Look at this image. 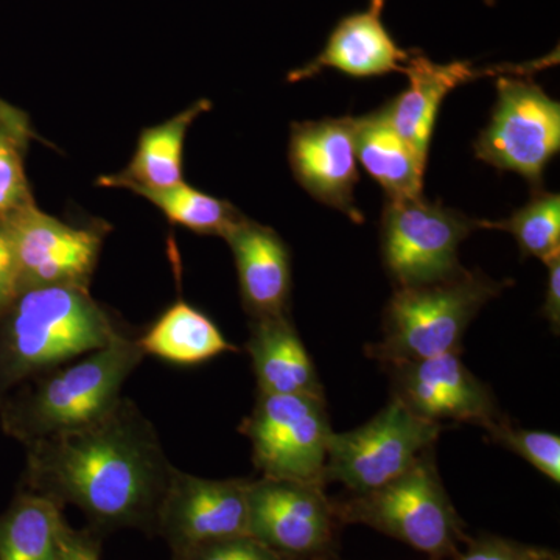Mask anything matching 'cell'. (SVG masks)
<instances>
[{"instance_id": "484cf974", "label": "cell", "mask_w": 560, "mask_h": 560, "mask_svg": "<svg viewBox=\"0 0 560 560\" xmlns=\"http://www.w3.org/2000/svg\"><path fill=\"white\" fill-rule=\"evenodd\" d=\"M488 436L501 447L517 453L552 482H560V438L548 431L522 429L506 418L486 429Z\"/></svg>"}, {"instance_id": "603a6c76", "label": "cell", "mask_w": 560, "mask_h": 560, "mask_svg": "<svg viewBox=\"0 0 560 560\" xmlns=\"http://www.w3.org/2000/svg\"><path fill=\"white\" fill-rule=\"evenodd\" d=\"M136 194L153 202L173 224L201 235L224 238L245 217L230 201L194 189L184 180L167 189L136 190Z\"/></svg>"}, {"instance_id": "9a60e30c", "label": "cell", "mask_w": 560, "mask_h": 560, "mask_svg": "<svg viewBox=\"0 0 560 560\" xmlns=\"http://www.w3.org/2000/svg\"><path fill=\"white\" fill-rule=\"evenodd\" d=\"M559 61V54L529 65L499 66V68L475 69L469 61H455L451 65H436L423 57L419 50H411L410 58L405 62L401 73L410 81L408 90L400 92L396 98L386 102L389 124L399 136L429 160L431 138L440 114L442 102L453 90L481 77L497 75H530L537 70L550 68Z\"/></svg>"}, {"instance_id": "f1b7e54d", "label": "cell", "mask_w": 560, "mask_h": 560, "mask_svg": "<svg viewBox=\"0 0 560 560\" xmlns=\"http://www.w3.org/2000/svg\"><path fill=\"white\" fill-rule=\"evenodd\" d=\"M21 294L16 254L7 223L0 220V319Z\"/></svg>"}, {"instance_id": "cb8c5ba5", "label": "cell", "mask_w": 560, "mask_h": 560, "mask_svg": "<svg viewBox=\"0 0 560 560\" xmlns=\"http://www.w3.org/2000/svg\"><path fill=\"white\" fill-rule=\"evenodd\" d=\"M478 230H495L514 235L523 257H537L547 264L560 256V197L544 189L506 220H478Z\"/></svg>"}, {"instance_id": "d6a6232c", "label": "cell", "mask_w": 560, "mask_h": 560, "mask_svg": "<svg viewBox=\"0 0 560 560\" xmlns=\"http://www.w3.org/2000/svg\"><path fill=\"white\" fill-rule=\"evenodd\" d=\"M485 2H486V5L493 7V5H495L497 0H485Z\"/></svg>"}, {"instance_id": "8992f818", "label": "cell", "mask_w": 560, "mask_h": 560, "mask_svg": "<svg viewBox=\"0 0 560 560\" xmlns=\"http://www.w3.org/2000/svg\"><path fill=\"white\" fill-rule=\"evenodd\" d=\"M478 230L459 210L423 195L386 198L381 224L383 267L396 287L425 285L460 275L459 245Z\"/></svg>"}, {"instance_id": "6da1fadb", "label": "cell", "mask_w": 560, "mask_h": 560, "mask_svg": "<svg viewBox=\"0 0 560 560\" xmlns=\"http://www.w3.org/2000/svg\"><path fill=\"white\" fill-rule=\"evenodd\" d=\"M27 448L21 489L79 508L103 537L120 529L156 533L158 511L175 467L153 423L135 401L119 404L83 429L43 438Z\"/></svg>"}, {"instance_id": "9c48e42d", "label": "cell", "mask_w": 560, "mask_h": 560, "mask_svg": "<svg viewBox=\"0 0 560 560\" xmlns=\"http://www.w3.org/2000/svg\"><path fill=\"white\" fill-rule=\"evenodd\" d=\"M441 431V423L419 418L393 399L359 429L331 433L324 482H341L349 493L382 488L434 448Z\"/></svg>"}, {"instance_id": "30bf717a", "label": "cell", "mask_w": 560, "mask_h": 560, "mask_svg": "<svg viewBox=\"0 0 560 560\" xmlns=\"http://www.w3.org/2000/svg\"><path fill=\"white\" fill-rule=\"evenodd\" d=\"M342 526L319 486L268 477L249 480L248 536L283 558H337Z\"/></svg>"}, {"instance_id": "277c9868", "label": "cell", "mask_w": 560, "mask_h": 560, "mask_svg": "<svg viewBox=\"0 0 560 560\" xmlns=\"http://www.w3.org/2000/svg\"><path fill=\"white\" fill-rule=\"evenodd\" d=\"M331 504L342 525L370 526L431 560L455 558L469 539L441 480L433 448L396 480L370 492L331 499Z\"/></svg>"}, {"instance_id": "ffe728a7", "label": "cell", "mask_w": 560, "mask_h": 560, "mask_svg": "<svg viewBox=\"0 0 560 560\" xmlns=\"http://www.w3.org/2000/svg\"><path fill=\"white\" fill-rule=\"evenodd\" d=\"M210 109L209 101L194 103L171 120L140 135L135 156L117 175L103 176L102 186L125 189H167L183 183V150L187 131L200 114Z\"/></svg>"}, {"instance_id": "7c38bea8", "label": "cell", "mask_w": 560, "mask_h": 560, "mask_svg": "<svg viewBox=\"0 0 560 560\" xmlns=\"http://www.w3.org/2000/svg\"><path fill=\"white\" fill-rule=\"evenodd\" d=\"M20 271L21 293L50 285H90L102 232L75 228L40 212L35 202L5 220Z\"/></svg>"}, {"instance_id": "d4e9b609", "label": "cell", "mask_w": 560, "mask_h": 560, "mask_svg": "<svg viewBox=\"0 0 560 560\" xmlns=\"http://www.w3.org/2000/svg\"><path fill=\"white\" fill-rule=\"evenodd\" d=\"M28 138L27 119L0 103V220L33 202L24 171Z\"/></svg>"}, {"instance_id": "8fae6325", "label": "cell", "mask_w": 560, "mask_h": 560, "mask_svg": "<svg viewBox=\"0 0 560 560\" xmlns=\"http://www.w3.org/2000/svg\"><path fill=\"white\" fill-rule=\"evenodd\" d=\"M250 478L208 480L173 469L158 511L156 533L172 556L248 536Z\"/></svg>"}, {"instance_id": "2e32d148", "label": "cell", "mask_w": 560, "mask_h": 560, "mask_svg": "<svg viewBox=\"0 0 560 560\" xmlns=\"http://www.w3.org/2000/svg\"><path fill=\"white\" fill-rule=\"evenodd\" d=\"M250 319L290 315L291 256L278 232L243 217L226 235Z\"/></svg>"}, {"instance_id": "7a4b0ae2", "label": "cell", "mask_w": 560, "mask_h": 560, "mask_svg": "<svg viewBox=\"0 0 560 560\" xmlns=\"http://www.w3.org/2000/svg\"><path fill=\"white\" fill-rule=\"evenodd\" d=\"M145 353L138 338L121 334L105 348L36 375L0 399L5 434L31 442L83 429L108 415Z\"/></svg>"}, {"instance_id": "836d02e7", "label": "cell", "mask_w": 560, "mask_h": 560, "mask_svg": "<svg viewBox=\"0 0 560 560\" xmlns=\"http://www.w3.org/2000/svg\"><path fill=\"white\" fill-rule=\"evenodd\" d=\"M330 560H340V559H338V556H337V558H334V559H330Z\"/></svg>"}, {"instance_id": "4316f807", "label": "cell", "mask_w": 560, "mask_h": 560, "mask_svg": "<svg viewBox=\"0 0 560 560\" xmlns=\"http://www.w3.org/2000/svg\"><path fill=\"white\" fill-rule=\"evenodd\" d=\"M464 545L466 550L456 552L452 560H560L558 550L522 544L495 534L469 537Z\"/></svg>"}, {"instance_id": "e0dca14e", "label": "cell", "mask_w": 560, "mask_h": 560, "mask_svg": "<svg viewBox=\"0 0 560 560\" xmlns=\"http://www.w3.org/2000/svg\"><path fill=\"white\" fill-rule=\"evenodd\" d=\"M382 11L383 5H371L370 10L342 18L318 57L290 72L289 81L312 79L324 69H335L353 79L401 73L411 50L400 49L390 36Z\"/></svg>"}, {"instance_id": "5bb4252c", "label": "cell", "mask_w": 560, "mask_h": 560, "mask_svg": "<svg viewBox=\"0 0 560 560\" xmlns=\"http://www.w3.org/2000/svg\"><path fill=\"white\" fill-rule=\"evenodd\" d=\"M289 160L294 178L311 197L363 223L357 206L360 183L355 117H326L291 125Z\"/></svg>"}, {"instance_id": "ba28073f", "label": "cell", "mask_w": 560, "mask_h": 560, "mask_svg": "<svg viewBox=\"0 0 560 560\" xmlns=\"http://www.w3.org/2000/svg\"><path fill=\"white\" fill-rule=\"evenodd\" d=\"M238 431L250 442L260 477L326 488L324 467L334 433L326 399L257 393Z\"/></svg>"}, {"instance_id": "ac0fdd59", "label": "cell", "mask_w": 560, "mask_h": 560, "mask_svg": "<svg viewBox=\"0 0 560 560\" xmlns=\"http://www.w3.org/2000/svg\"><path fill=\"white\" fill-rule=\"evenodd\" d=\"M246 350L257 393L326 399L318 372L290 315L250 319Z\"/></svg>"}, {"instance_id": "5b68a950", "label": "cell", "mask_w": 560, "mask_h": 560, "mask_svg": "<svg viewBox=\"0 0 560 560\" xmlns=\"http://www.w3.org/2000/svg\"><path fill=\"white\" fill-rule=\"evenodd\" d=\"M504 282L481 271L425 285L396 287L383 312V338L366 348L383 366L460 352V340L478 312L499 296Z\"/></svg>"}, {"instance_id": "83f0119b", "label": "cell", "mask_w": 560, "mask_h": 560, "mask_svg": "<svg viewBox=\"0 0 560 560\" xmlns=\"http://www.w3.org/2000/svg\"><path fill=\"white\" fill-rule=\"evenodd\" d=\"M173 560H290L265 547L250 536L213 541L194 550L173 556Z\"/></svg>"}, {"instance_id": "3957f363", "label": "cell", "mask_w": 560, "mask_h": 560, "mask_svg": "<svg viewBox=\"0 0 560 560\" xmlns=\"http://www.w3.org/2000/svg\"><path fill=\"white\" fill-rule=\"evenodd\" d=\"M121 334L86 287L22 291L0 319V399L36 375L105 348Z\"/></svg>"}, {"instance_id": "4fadbf2b", "label": "cell", "mask_w": 560, "mask_h": 560, "mask_svg": "<svg viewBox=\"0 0 560 560\" xmlns=\"http://www.w3.org/2000/svg\"><path fill=\"white\" fill-rule=\"evenodd\" d=\"M385 368L393 399L419 418L438 423L445 419L474 423L485 430L503 418L492 389L471 374L459 352Z\"/></svg>"}, {"instance_id": "4dcf8cb0", "label": "cell", "mask_w": 560, "mask_h": 560, "mask_svg": "<svg viewBox=\"0 0 560 560\" xmlns=\"http://www.w3.org/2000/svg\"><path fill=\"white\" fill-rule=\"evenodd\" d=\"M547 294H545L541 316L551 324L552 331L559 334L560 327V256L548 260Z\"/></svg>"}, {"instance_id": "52a82bcc", "label": "cell", "mask_w": 560, "mask_h": 560, "mask_svg": "<svg viewBox=\"0 0 560 560\" xmlns=\"http://www.w3.org/2000/svg\"><path fill=\"white\" fill-rule=\"evenodd\" d=\"M475 156L497 171L514 172L544 189V173L560 150V105L529 75H501L488 127Z\"/></svg>"}, {"instance_id": "44dd1931", "label": "cell", "mask_w": 560, "mask_h": 560, "mask_svg": "<svg viewBox=\"0 0 560 560\" xmlns=\"http://www.w3.org/2000/svg\"><path fill=\"white\" fill-rule=\"evenodd\" d=\"M69 528L65 508L20 489L0 514V560H58Z\"/></svg>"}, {"instance_id": "1f68e13d", "label": "cell", "mask_w": 560, "mask_h": 560, "mask_svg": "<svg viewBox=\"0 0 560 560\" xmlns=\"http://www.w3.org/2000/svg\"><path fill=\"white\" fill-rule=\"evenodd\" d=\"M371 5H385V0H371Z\"/></svg>"}, {"instance_id": "d6986e66", "label": "cell", "mask_w": 560, "mask_h": 560, "mask_svg": "<svg viewBox=\"0 0 560 560\" xmlns=\"http://www.w3.org/2000/svg\"><path fill=\"white\" fill-rule=\"evenodd\" d=\"M357 158L364 171L381 184L386 198L423 195L427 158L394 130L385 108L355 117Z\"/></svg>"}, {"instance_id": "f546056e", "label": "cell", "mask_w": 560, "mask_h": 560, "mask_svg": "<svg viewBox=\"0 0 560 560\" xmlns=\"http://www.w3.org/2000/svg\"><path fill=\"white\" fill-rule=\"evenodd\" d=\"M103 539L105 537L90 526L81 529L70 526L58 560H101Z\"/></svg>"}, {"instance_id": "7402d4cb", "label": "cell", "mask_w": 560, "mask_h": 560, "mask_svg": "<svg viewBox=\"0 0 560 560\" xmlns=\"http://www.w3.org/2000/svg\"><path fill=\"white\" fill-rule=\"evenodd\" d=\"M145 355L179 366H194L237 348L221 334L206 313L184 301H176L149 330L138 338Z\"/></svg>"}]
</instances>
